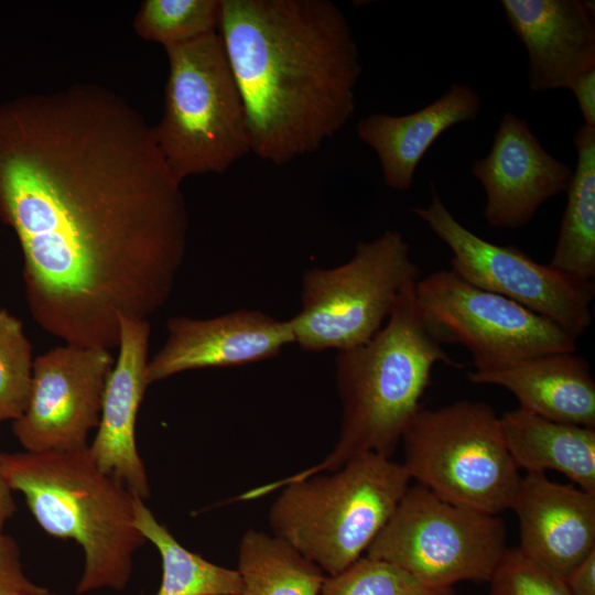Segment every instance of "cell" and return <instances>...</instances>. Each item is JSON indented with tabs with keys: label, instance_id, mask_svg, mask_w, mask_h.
Here are the masks:
<instances>
[{
	"label": "cell",
	"instance_id": "obj_16",
	"mask_svg": "<svg viewBox=\"0 0 595 595\" xmlns=\"http://www.w3.org/2000/svg\"><path fill=\"white\" fill-rule=\"evenodd\" d=\"M513 33L528 53L534 93L566 88L595 68V9L584 0H502Z\"/></svg>",
	"mask_w": 595,
	"mask_h": 595
},
{
	"label": "cell",
	"instance_id": "obj_5",
	"mask_svg": "<svg viewBox=\"0 0 595 595\" xmlns=\"http://www.w3.org/2000/svg\"><path fill=\"white\" fill-rule=\"evenodd\" d=\"M410 483L402 463L367 453L336 470L266 484L238 499L282 488L269 509L271 533L331 576L366 554Z\"/></svg>",
	"mask_w": 595,
	"mask_h": 595
},
{
	"label": "cell",
	"instance_id": "obj_32",
	"mask_svg": "<svg viewBox=\"0 0 595 595\" xmlns=\"http://www.w3.org/2000/svg\"><path fill=\"white\" fill-rule=\"evenodd\" d=\"M3 595H60V594H54V593H51L47 588L42 591V592H37V593H9V594H3Z\"/></svg>",
	"mask_w": 595,
	"mask_h": 595
},
{
	"label": "cell",
	"instance_id": "obj_18",
	"mask_svg": "<svg viewBox=\"0 0 595 595\" xmlns=\"http://www.w3.org/2000/svg\"><path fill=\"white\" fill-rule=\"evenodd\" d=\"M480 97L468 84H453L428 106L403 116L371 113L358 120V138L377 154L387 186L409 191L416 167L441 134L475 120Z\"/></svg>",
	"mask_w": 595,
	"mask_h": 595
},
{
	"label": "cell",
	"instance_id": "obj_22",
	"mask_svg": "<svg viewBox=\"0 0 595 595\" xmlns=\"http://www.w3.org/2000/svg\"><path fill=\"white\" fill-rule=\"evenodd\" d=\"M240 591L234 595H321L325 573L272 533L249 529L238 548Z\"/></svg>",
	"mask_w": 595,
	"mask_h": 595
},
{
	"label": "cell",
	"instance_id": "obj_13",
	"mask_svg": "<svg viewBox=\"0 0 595 595\" xmlns=\"http://www.w3.org/2000/svg\"><path fill=\"white\" fill-rule=\"evenodd\" d=\"M472 173L485 191L487 224L518 229L542 204L567 192L574 171L541 145L523 118L506 112L489 153L474 162Z\"/></svg>",
	"mask_w": 595,
	"mask_h": 595
},
{
	"label": "cell",
	"instance_id": "obj_20",
	"mask_svg": "<svg viewBox=\"0 0 595 595\" xmlns=\"http://www.w3.org/2000/svg\"><path fill=\"white\" fill-rule=\"evenodd\" d=\"M506 447L526 473L556 470L595 494V429L551 421L521 408L499 416Z\"/></svg>",
	"mask_w": 595,
	"mask_h": 595
},
{
	"label": "cell",
	"instance_id": "obj_17",
	"mask_svg": "<svg viewBox=\"0 0 595 595\" xmlns=\"http://www.w3.org/2000/svg\"><path fill=\"white\" fill-rule=\"evenodd\" d=\"M511 509L519 524L517 549L563 580L595 550V494L528 473Z\"/></svg>",
	"mask_w": 595,
	"mask_h": 595
},
{
	"label": "cell",
	"instance_id": "obj_29",
	"mask_svg": "<svg viewBox=\"0 0 595 595\" xmlns=\"http://www.w3.org/2000/svg\"><path fill=\"white\" fill-rule=\"evenodd\" d=\"M574 95L585 126L595 127V68L578 75L567 87Z\"/></svg>",
	"mask_w": 595,
	"mask_h": 595
},
{
	"label": "cell",
	"instance_id": "obj_25",
	"mask_svg": "<svg viewBox=\"0 0 595 595\" xmlns=\"http://www.w3.org/2000/svg\"><path fill=\"white\" fill-rule=\"evenodd\" d=\"M34 358L23 323L0 309V422L24 412L32 387Z\"/></svg>",
	"mask_w": 595,
	"mask_h": 595
},
{
	"label": "cell",
	"instance_id": "obj_12",
	"mask_svg": "<svg viewBox=\"0 0 595 595\" xmlns=\"http://www.w3.org/2000/svg\"><path fill=\"white\" fill-rule=\"evenodd\" d=\"M116 358L110 349L71 344L34 358L30 398L12 421L24 451H72L88 445L99 423L105 385Z\"/></svg>",
	"mask_w": 595,
	"mask_h": 595
},
{
	"label": "cell",
	"instance_id": "obj_21",
	"mask_svg": "<svg viewBox=\"0 0 595 595\" xmlns=\"http://www.w3.org/2000/svg\"><path fill=\"white\" fill-rule=\"evenodd\" d=\"M577 163L549 266L577 280L595 277V127L582 125L573 137Z\"/></svg>",
	"mask_w": 595,
	"mask_h": 595
},
{
	"label": "cell",
	"instance_id": "obj_6",
	"mask_svg": "<svg viewBox=\"0 0 595 595\" xmlns=\"http://www.w3.org/2000/svg\"><path fill=\"white\" fill-rule=\"evenodd\" d=\"M169 75L152 126L177 182L224 173L251 152L246 111L219 32L164 48Z\"/></svg>",
	"mask_w": 595,
	"mask_h": 595
},
{
	"label": "cell",
	"instance_id": "obj_23",
	"mask_svg": "<svg viewBox=\"0 0 595 595\" xmlns=\"http://www.w3.org/2000/svg\"><path fill=\"white\" fill-rule=\"evenodd\" d=\"M134 524L161 558L162 578L155 595H234L240 591L237 569L215 564L187 550L139 497L134 500Z\"/></svg>",
	"mask_w": 595,
	"mask_h": 595
},
{
	"label": "cell",
	"instance_id": "obj_28",
	"mask_svg": "<svg viewBox=\"0 0 595 595\" xmlns=\"http://www.w3.org/2000/svg\"><path fill=\"white\" fill-rule=\"evenodd\" d=\"M46 588L34 584L24 573L21 552L14 539L0 536V595L37 593Z\"/></svg>",
	"mask_w": 595,
	"mask_h": 595
},
{
	"label": "cell",
	"instance_id": "obj_7",
	"mask_svg": "<svg viewBox=\"0 0 595 595\" xmlns=\"http://www.w3.org/2000/svg\"><path fill=\"white\" fill-rule=\"evenodd\" d=\"M400 444L411 480L440 498L496 516L511 509L522 476L490 404L459 400L421 407Z\"/></svg>",
	"mask_w": 595,
	"mask_h": 595
},
{
	"label": "cell",
	"instance_id": "obj_3",
	"mask_svg": "<svg viewBox=\"0 0 595 595\" xmlns=\"http://www.w3.org/2000/svg\"><path fill=\"white\" fill-rule=\"evenodd\" d=\"M409 284L383 326L367 342L339 350L335 380L342 408L337 441L320 463L283 478L333 472L376 453L391 458L421 408L435 364L457 366L426 323Z\"/></svg>",
	"mask_w": 595,
	"mask_h": 595
},
{
	"label": "cell",
	"instance_id": "obj_26",
	"mask_svg": "<svg viewBox=\"0 0 595 595\" xmlns=\"http://www.w3.org/2000/svg\"><path fill=\"white\" fill-rule=\"evenodd\" d=\"M321 595H455L428 587L400 567L361 556L343 572L325 577Z\"/></svg>",
	"mask_w": 595,
	"mask_h": 595
},
{
	"label": "cell",
	"instance_id": "obj_15",
	"mask_svg": "<svg viewBox=\"0 0 595 595\" xmlns=\"http://www.w3.org/2000/svg\"><path fill=\"white\" fill-rule=\"evenodd\" d=\"M150 334L149 321H120L118 357L105 385L96 435L88 445L98 467L143 500L150 496V484L137 447L136 425L149 387Z\"/></svg>",
	"mask_w": 595,
	"mask_h": 595
},
{
	"label": "cell",
	"instance_id": "obj_24",
	"mask_svg": "<svg viewBox=\"0 0 595 595\" xmlns=\"http://www.w3.org/2000/svg\"><path fill=\"white\" fill-rule=\"evenodd\" d=\"M220 17L221 0H144L133 28L165 48L219 32Z\"/></svg>",
	"mask_w": 595,
	"mask_h": 595
},
{
	"label": "cell",
	"instance_id": "obj_30",
	"mask_svg": "<svg viewBox=\"0 0 595 595\" xmlns=\"http://www.w3.org/2000/svg\"><path fill=\"white\" fill-rule=\"evenodd\" d=\"M572 595H595V550L564 577Z\"/></svg>",
	"mask_w": 595,
	"mask_h": 595
},
{
	"label": "cell",
	"instance_id": "obj_27",
	"mask_svg": "<svg viewBox=\"0 0 595 595\" xmlns=\"http://www.w3.org/2000/svg\"><path fill=\"white\" fill-rule=\"evenodd\" d=\"M489 584V595H572L561 576L524 556L517 547L508 548Z\"/></svg>",
	"mask_w": 595,
	"mask_h": 595
},
{
	"label": "cell",
	"instance_id": "obj_11",
	"mask_svg": "<svg viewBox=\"0 0 595 595\" xmlns=\"http://www.w3.org/2000/svg\"><path fill=\"white\" fill-rule=\"evenodd\" d=\"M428 206L412 207L452 251L451 269L469 283L512 300L575 338L592 324L594 284L534 261L513 246L487 241L462 225L431 183Z\"/></svg>",
	"mask_w": 595,
	"mask_h": 595
},
{
	"label": "cell",
	"instance_id": "obj_1",
	"mask_svg": "<svg viewBox=\"0 0 595 595\" xmlns=\"http://www.w3.org/2000/svg\"><path fill=\"white\" fill-rule=\"evenodd\" d=\"M0 217L32 317L76 346L112 349L122 318L149 321L186 253L184 195L152 126L96 84L0 109Z\"/></svg>",
	"mask_w": 595,
	"mask_h": 595
},
{
	"label": "cell",
	"instance_id": "obj_8",
	"mask_svg": "<svg viewBox=\"0 0 595 595\" xmlns=\"http://www.w3.org/2000/svg\"><path fill=\"white\" fill-rule=\"evenodd\" d=\"M419 280V268L401 232L388 229L358 241L353 257L302 278L301 310L289 320L306 351L343 350L370 339L387 322L399 295Z\"/></svg>",
	"mask_w": 595,
	"mask_h": 595
},
{
	"label": "cell",
	"instance_id": "obj_9",
	"mask_svg": "<svg viewBox=\"0 0 595 595\" xmlns=\"http://www.w3.org/2000/svg\"><path fill=\"white\" fill-rule=\"evenodd\" d=\"M508 550L496 516L446 501L410 486L366 554L393 564L423 585L451 589L488 582Z\"/></svg>",
	"mask_w": 595,
	"mask_h": 595
},
{
	"label": "cell",
	"instance_id": "obj_14",
	"mask_svg": "<svg viewBox=\"0 0 595 595\" xmlns=\"http://www.w3.org/2000/svg\"><path fill=\"white\" fill-rule=\"evenodd\" d=\"M166 340L148 361V385L180 372L235 367L271 359L294 343L289 320L242 309L212 318L174 316Z\"/></svg>",
	"mask_w": 595,
	"mask_h": 595
},
{
	"label": "cell",
	"instance_id": "obj_31",
	"mask_svg": "<svg viewBox=\"0 0 595 595\" xmlns=\"http://www.w3.org/2000/svg\"><path fill=\"white\" fill-rule=\"evenodd\" d=\"M15 510L13 490L3 475L0 453V536L3 534V528Z\"/></svg>",
	"mask_w": 595,
	"mask_h": 595
},
{
	"label": "cell",
	"instance_id": "obj_4",
	"mask_svg": "<svg viewBox=\"0 0 595 595\" xmlns=\"http://www.w3.org/2000/svg\"><path fill=\"white\" fill-rule=\"evenodd\" d=\"M88 445L1 453L2 472L47 534L82 548L84 570L76 593L120 592L130 581L133 554L147 541L134 524L137 496L98 467Z\"/></svg>",
	"mask_w": 595,
	"mask_h": 595
},
{
	"label": "cell",
	"instance_id": "obj_19",
	"mask_svg": "<svg viewBox=\"0 0 595 595\" xmlns=\"http://www.w3.org/2000/svg\"><path fill=\"white\" fill-rule=\"evenodd\" d=\"M475 385L505 388L519 408L541 418L595 429V382L588 363L575 351L532 356L491 370H469Z\"/></svg>",
	"mask_w": 595,
	"mask_h": 595
},
{
	"label": "cell",
	"instance_id": "obj_2",
	"mask_svg": "<svg viewBox=\"0 0 595 595\" xmlns=\"http://www.w3.org/2000/svg\"><path fill=\"white\" fill-rule=\"evenodd\" d=\"M219 34L261 160L312 153L354 115L359 51L334 2L221 0Z\"/></svg>",
	"mask_w": 595,
	"mask_h": 595
},
{
	"label": "cell",
	"instance_id": "obj_10",
	"mask_svg": "<svg viewBox=\"0 0 595 595\" xmlns=\"http://www.w3.org/2000/svg\"><path fill=\"white\" fill-rule=\"evenodd\" d=\"M419 307L441 343L465 346L473 370L497 369L532 356L575 351L573 335L499 294L483 290L453 269L415 283Z\"/></svg>",
	"mask_w": 595,
	"mask_h": 595
}]
</instances>
